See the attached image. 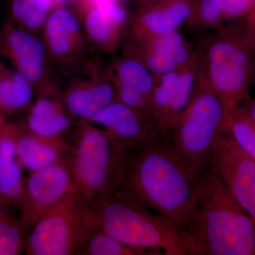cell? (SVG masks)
<instances>
[{"label": "cell", "mask_w": 255, "mask_h": 255, "mask_svg": "<svg viewBox=\"0 0 255 255\" xmlns=\"http://www.w3.org/2000/svg\"><path fill=\"white\" fill-rule=\"evenodd\" d=\"M33 95L31 84L17 70L8 68L0 55V112L22 110L31 103Z\"/></svg>", "instance_id": "7402d4cb"}, {"label": "cell", "mask_w": 255, "mask_h": 255, "mask_svg": "<svg viewBox=\"0 0 255 255\" xmlns=\"http://www.w3.org/2000/svg\"><path fill=\"white\" fill-rule=\"evenodd\" d=\"M75 11L65 5L55 6L42 30L50 63L73 67L85 61L86 42Z\"/></svg>", "instance_id": "7c38bea8"}, {"label": "cell", "mask_w": 255, "mask_h": 255, "mask_svg": "<svg viewBox=\"0 0 255 255\" xmlns=\"http://www.w3.org/2000/svg\"><path fill=\"white\" fill-rule=\"evenodd\" d=\"M55 97L41 96L31 107L27 125L36 136L49 138L70 127V117Z\"/></svg>", "instance_id": "44dd1931"}, {"label": "cell", "mask_w": 255, "mask_h": 255, "mask_svg": "<svg viewBox=\"0 0 255 255\" xmlns=\"http://www.w3.org/2000/svg\"><path fill=\"white\" fill-rule=\"evenodd\" d=\"M53 8V0H11V19L20 27L41 37Z\"/></svg>", "instance_id": "603a6c76"}, {"label": "cell", "mask_w": 255, "mask_h": 255, "mask_svg": "<svg viewBox=\"0 0 255 255\" xmlns=\"http://www.w3.org/2000/svg\"><path fill=\"white\" fill-rule=\"evenodd\" d=\"M211 166L255 226V160L227 134L215 142Z\"/></svg>", "instance_id": "9c48e42d"}, {"label": "cell", "mask_w": 255, "mask_h": 255, "mask_svg": "<svg viewBox=\"0 0 255 255\" xmlns=\"http://www.w3.org/2000/svg\"><path fill=\"white\" fill-rule=\"evenodd\" d=\"M0 55L11 62L40 97L58 95L41 36L20 27L10 18L0 28Z\"/></svg>", "instance_id": "ba28073f"}, {"label": "cell", "mask_w": 255, "mask_h": 255, "mask_svg": "<svg viewBox=\"0 0 255 255\" xmlns=\"http://www.w3.org/2000/svg\"><path fill=\"white\" fill-rule=\"evenodd\" d=\"M255 160V122L242 106L233 111L223 132Z\"/></svg>", "instance_id": "d4e9b609"}, {"label": "cell", "mask_w": 255, "mask_h": 255, "mask_svg": "<svg viewBox=\"0 0 255 255\" xmlns=\"http://www.w3.org/2000/svg\"><path fill=\"white\" fill-rule=\"evenodd\" d=\"M204 173L191 169L176 153L169 135H162L132 151L122 184L181 233L195 209Z\"/></svg>", "instance_id": "6da1fadb"}, {"label": "cell", "mask_w": 255, "mask_h": 255, "mask_svg": "<svg viewBox=\"0 0 255 255\" xmlns=\"http://www.w3.org/2000/svg\"><path fill=\"white\" fill-rule=\"evenodd\" d=\"M2 124H3L2 114H1V112H0V126L2 125Z\"/></svg>", "instance_id": "1f68e13d"}, {"label": "cell", "mask_w": 255, "mask_h": 255, "mask_svg": "<svg viewBox=\"0 0 255 255\" xmlns=\"http://www.w3.org/2000/svg\"><path fill=\"white\" fill-rule=\"evenodd\" d=\"M244 32L246 41L253 48L255 38V2L245 20Z\"/></svg>", "instance_id": "83f0119b"}, {"label": "cell", "mask_w": 255, "mask_h": 255, "mask_svg": "<svg viewBox=\"0 0 255 255\" xmlns=\"http://www.w3.org/2000/svg\"><path fill=\"white\" fill-rule=\"evenodd\" d=\"M198 0H162L137 6L125 34L137 38L164 36L178 31L194 13Z\"/></svg>", "instance_id": "9a60e30c"}, {"label": "cell", "mask_w": 255, "mask_h": 255, "mask_svg": "<svg viewBox=\"0 0 255 255\" xmlns=\"http://www.w3.org/2000/svg\"><path fill=\"white\" fill-rule=\"evenodd\" d=\"M73 4L89 41L104 53H115L126 31L110 22L96 5L85 2H73Z\"/></svg>", "instance_id": "ac0fdd59"}, {"label": "cell", "mask_w": 255, "mask_h": 255, "mask_svg": "<svg viewBox=\"0 0 255 255\" xmlns=\"http://www.w3.org/2000/svg\"><path fill=\"white\" fill-rule=\"evenodd\" d=\"M253 51H255V38L254 40V43H253Z\"/></svg>", "instance_id": "d6a6232c"}, {"label": "cell", "mask_w": 255, "mask_h": 255, "mask_svg": "<svg viewBox=\"0 0 255 255\" xmlns=\"http://www.w3.org/2000/svg\"><path fill=\"white\" fill-rule=\"evenodd\" d=\"M21 223L2 216L0 219V255H16L26 246Z\"/></svg>", "instance_id": "4316f807"}, {"label": "cell", "mask_w": 255, "mask_h": 255, "mask_svg": "<svg viewBox=\"0 0 255 255\" xmlns=\"http://www.w3.org/2000/svg\"><path fill=\"white\" fill-rule=\"evenodd\" d=\"M0 135V195L6 204L20 207L22 199L24 182L19 163L16 142L8 135L6 127L1 126Z\"/></svg>", "instance_id": "ffe728a7"}, {"label": "cell", "mask_w": 255, "mask_h": 255, "mask_svg": "<svg viewBox=\"0 0 255 255\" xmlns=\"http://www.w3.org/2000/svg\"><path fill=\"white\" fill-rule=\"evenodd\" d=\"M200 66L198 52L195 59L187 66L159 77L150 113L161 135H170L187 107Z\"/></svg>", "instance_id": "8fae6325"}, {"label": "cell", "mask_w": 255, "mask_h": 255, "mask_svg": "<svg viewBox=\"0 0 255 255\" xmlns=\"http://www.w3.org/2000/svg\"><path fill=\"white\" fill-rule=\"evenodd\" d=\"M189 255H255V226L210 164L181 233Z\"/></svg>", "instance_id": "7a4b0ae2"}, {"label": "cell", "mask_w": 255, "mask_h": 255, "mask_svg": "<svg viewBox=\"0 0 255 255\" xmlns=\"http://www.w3.org/2000/svg\"><path fill=\"white\" fill-rule=\"evenodd\" d=\"M196 49L201 69L222 99L230 117L251 98L255 75L253 48L245 37L244 23H230L214 29L202 38Z\"/></svg>", "instance_id": "277c9868"}, {"label": "cell", "mask_w": 255, "mask_h": 255, "mask_svg": "<svg viewBox=\"0 0 255 255\" xmlns=\"http://www.w3.org/2000/svg\"><path fill=\"white\" fill-rule=\"evenodd\" d=\"M89 207L94 227L127 246L155 255H189L176 225L124 184Z\"/></svg>", "instance_id": "3957f363"}, {"label": "cell", "mask_w": 255, "mask_h": 255, "mask_svg": "<svg viewBox=\"0 0 255 255\" xmlns=\"http://www.w3.org/2000/svg\"><path fill=\"white\" fill-rule=\"evenodd\" d=\"M90 122L106 128L132 150L162 136L150 112L132 108L119 100L102 109Z\"/></svg>", "instance_id": "5bb4252c"}, {"label": "cell", "mask_w": 255, "mask_h": 255, "mask_svg": "<svg viewBox=\"0 0 255 255\" xmlns=\"http://www.w3.org/2000/svg\"><path fill=\"white\" fill-rule=\"evenodd\" d=\"M252 1H253V2H254V3L255 2V0H252Z\"/></svg>", "instance_id": "836d02e7"}, {"label": "cell", "mask_w": 255, "mask_h": 255, "mask_svg": "<svg viewBox=\"0 0 255 255\" xmlns=\"http://www.w3.org/2000/svg\"><path fill=\"white\" fill-rule=\"evenodd\" d=\"M118 100L137 110L150 112L158 78L141 62L122 54L107 69Z\"/></svg>", "instance_id": "2e32d148"}, {"label": "cell", "mask_w": 255, "mask_h": 255, "mask_svg": "<svg viewBox=\"0 0 255 255\" xmlns=\"http://www.w3.org/2000/svg\"><path fill=\"white\" fill-rule=\"evenodd\" d=\"M63 100L72 115L91 120L102 109L118 100L107 70H94L84 79L74 80L64 92Z\"/></svg>", "instance_id": "e0dca14e"}, {"label": "cell", "mask_w": 255, "mask_h": 255, "mask_svg": "<svg viewBox=\"0 0 255 255\" xmlns=\"http://www.w3.org/2000/svg\"><path fill=\"white\" fill-rule=\"evenodd\" d=\"M73 158L68 167L71 184L90 206L118 189L132 149L110 132L83 124Z\"/></svg>", "instance_id": "5b68a950"}, {"label": "cell", "mask_w": 255, "mask_h": 255, "mask_svg": "<svg viewBox=\"0 0 255 255\" xmlns=\"http://www.w3.org/2000/svg\"><path fill=\"white\" fill-rule=\"evenodd\" d=\"M71 186L68 166L56 162L33 171L24 183L20 221L25 232H31L42 214L60 200Z\"/></svg>", "instance_id": "4fadbf2b"}, {"label": "cell", "mask_w": 255, "mask_h": 255, "mask_svg": "<svg viewBox=\"0 0 255 255\" xmlns=\"http://www.w3.org/2000/svg\"><path fill=\"white\" fill-rule=\"evenodd\" d=\"M228 118L224 102L200 66L190 100L169 135L176 153L194 172L203 174L210 167Z\"/></svg>", "instance_id": "8992f818"}, {"label": "cell", "mask_w": 255, "mask_h": 255, "mask_svg": "<svg viewBox=\"0 0 255 255\" xmlns=\"http://www.w3.org/2000/svg\"><path fill=\"white\" fill-rule=\"evenodd\" d=\"M16 147L21 162L30 170L44 168L56 163L59 159L58 151L33 135L21 137Z\"/></svg>", "instance_id": "cb8c5ba5"}, {"label": "cell", "mask_w": 255, "mask_h": 255, "mask_svg": "<svg viewBox=\"0 0 255 255\" xmlns=\"http://www.w3.org/2000/svg\"><path fill=\"white\" fill-rule=\"evenodd\" d=\"M92 228L90 207L71 184L38 220L25 249L31 255H79Z\"/></svg>", "instance_id": "52a82bcc"}, {"label": "cell", "mask_w": 255, "mask_h": 255, "mask_svg": "<svg viewBox=\"0 0 255 255\" xmlns=\"http://www.w3.org/2000/svg\"><path fill=\"white\" fill-rule=\"evenodd\" d=\"M120 47L122 54L141 62L157 78L187 66L198 55L179 31L150 38L125 34Z\"/></svg>", "instance_id": "30bf717a"}, {"label": "cell", "mask_w": 255, "mask_h": 255, "mask_svg": "<svg viewBox=\"0 0 255 255\" xmlns=\"http://www.w3.org/2000/svg\"><path fill=\"white\" fill-rule=\"evenodd\" d=\"M242 107L255 122V98H250L249 100H247Z\"/></svg>", "instance_id": "f1b7e54d"}, {"label": "cell", "mask_w": 255, "mask_h": 255, "mask_svg": "<svg viewBox=\"0 0 255 255\" xmlns=\"http://www.w3.org/2000/svg\"><path fill=\"white\" fill-rule=\"evenodd\" d=\"M135 2L137 6H143L153 3L157 2V1H162V0H132Z\"/></svg>", "instance_id": "f546056e"}, {"label": "cell", "mask_w": 255, "mask_h": 255, "mask_svg": "<svg viewBox=\"0 0 255 255\" xmlns=\"http://www.w3.org/2000/svg\"><path fill=\"white\" fill-rule=\"evenodd\" d=\"M79 255H155L152 252L127 246L94 226Z\"/></svg>", "instance_id": "484cf974"}, {"label": "cell", "mask_w": 255, "mask_h": 255, "mask_svg": "<svg viewBox=\"0 0 255 255\" xmlns=\"http://www.w3.org/2000/svg\"><path fill=\"white\" fill-rule=\"evenodd\" d=\"M253 4L252 0H198L185 24L198 31L216 29L226 21L246 18Z\"/></svg>", "instance_id": "d6986e66"}, {"label": "cell", "mask_w": 255, "mask_h": 255, "mask_svg": "<svg viewBox=\"0 0 255 255\" xmlns=\"http://www.w3.org/2000/svg\"><path fill=\"white\" fill-rule=\"evenodd\" d=\"M5 204H6V203L5 202L3 198L0 195V219L4 215L3 212H4V206Z\"/></svg>", "instance_id": "4dcf8cb0"}]
</instances>
